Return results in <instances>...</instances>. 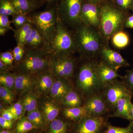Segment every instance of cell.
Listing matches in <instances>:
<instances>
[{"mask_svg": "<svg viewBox=\"0 0 133 133\" xmlns=\"http://www.w3.org/2000/svg\"><path fill=\"white\" fill-rule=\"evenodd\" d=\"M74 36L78 51L82 55L91 57L100 53L102 38L95 29L81 24L77 26Z\"/></svg>", "mask_w": 133, "mask_h": 133, "instance_id": "1", "label": "cell"}, {"mask_svg": "<svg viewBox=\"0 0 133 133\" xmlns=\"http://www.w3.org/2000/svg\"><path fill=\"white\" fill-rule=\"evenodd\" d=\"M51 55L47 48L26 50L17 65L19 72L33 76L49 71Z\"/></svg>", "mask_w": 133, "mask_h": 133, "instance_id": "2", "label": "cell"}, {"mask_svg": "<svg viewBox=\"0 0 133 133\" xmlns=\"http://www.w3.org/2000/svg\"><path fill=\"white\" fill-rule=\"evenodd\" d=\"M127 18L123 13L113 7L105 5L101 9L99 33L102 39L108 41L122 30Z\"/></svg>", "mask_w": 133, "mask_h": 133, "instance_id": "3", "label": "cell"}, {"mask_svg": "<svg viewBox=\"0 0 133 133\" xmlns=\"http://www.w3.org/2000/svg\"><path fill=\"white\" fill-rule=\"evenodd\" d=\"M30 18L33 25L42 36L46 48L49 51L50 45L56 30L57 21L56 6L36 14L30 17Z\"/></svg>", "mask_w": 133, "mask_h": 133, "instance_id": "4", "label": "cell"}, {"mask_svg": "<svg viewBox=\"0 0 133 133\" xmlns=\"http://www.w3.org/2000/svg\"><path fill=\"white\" fill-rule=\"evenodd\" d=\"M77 50L74 35L57 17L56 33L49 48L50 55H72Z\"/></svg>", "mask_w": 133, "mask_h": 133, "instance_id": "5", "label": "cell"}, {"mask_svg": "<svg viewBox=\"0 0 133 133\" xmlns=\"http://www.w3.org/2000/svg\"><path fill=\"white\" fill-rule=\"evenodd\" d=\"M104 86L95 74L92 62L84 64L80 67L76 80V88L86 98L101 92Z\"/></svg>", "mask_w": 133, "mask_h": 133, "instance_id": "6", "label": "cell"}, {"mask_svg": "<svg viewBox=\"0 0 133 133\" xmlns=\"http://www.w3.org/2000/svg\"><path fill=\"white\" fill-rule=\"evenodd\" d=\"M83 0H60L56 6L57 17L65 24L78 26L81 24L80 14Z\"/></svg>", "mask_w": 133, "mask_h": 133, "instance_id": "7", "label": "cell"}, {"mask_svg": "<svg viewBox=\"0 0 133 133\" xmlns=\"http://www.w3.org/2000/svg\"><path fill=\"white\" fill-rule=\"evenodd\" d=\"M76 63L72 55H51L49 71L54 77L69 79L74 74Z\"/></svg>", "mask_w": 133, "mask_h": 133, "instance_id": "8", "label": "cell"}, {"mask_svg": "<svg viewBox=\"0 0 133 133\" xmlns=\"http://www.w3.org/2000/svg\"><path fill=\"white\" fill-rule=\"evenodd\" d=\"M101 93L110 111L112 112L119 99L127 95H132L124 83L118 78L105 84Z\"/></svg>", "mask_w": 133, "mask_h": 133, "instance_id": "9", "label": "cell"}, {"mask_svg": "<svg viewBox=\"0 0 133 133\" xmlns=\"http://www.w3.org/2000/svg\"><path fill=\"white\" fill-rule=\"evenodd\" d=\"M108 122L103 116H86L72 124L71 133H102Z\"/></svg>", "mask_w": 133, "mask_h": 133, "instance_id": "10", "label": "cell"}, {"mask_svg": "<svg viewBox=\"0 0 133 133\" xmlns=\"http://www.w3.org/2000/svg\"><path fill=\"white\" fill-rule=\"evenodd\" d=\"M84 106L86 116H103L111 112L101 92L87 98Z\"/></svg>", "mask_w": 133, "mask_h": 133, "instance_id": "11", "label": "cell"}, {"mask_svg": "<svg viewBox=\"0 0 133 133\" xmlns=\"http://www.w3.org/2000/svg\"><path fill=\"white\" fill-rule=\"evenodd\" d=\"M100 18L101 9L96 4L91 3H83L80 14L81 24L99 29Z\"/></svg>", "mask_w": 133, "mask_h": 133, "instance_id": "12", "label": "cell"}, {"mask_svg": "<svg viewBox=\"0 0 133 133\" xmlns=\"http://www.w3.org/2000/svg\"><path fill=\"white\" fill-rule=\"evenodd\" d=\"M96 76L103 84L118 78L122 76L118 71L114 69L102 60L99 62H92Z\"/></svg>", "mask_w": 133, "mask_h": 133, "instance_id": "13", "label": "cell"}, {"mask_svg": "<svg viewBox=\"0 0 133 133\" xmlns=\"http://www.w3.org/2000/svg\"><path fill=\"white\" fill-rule=\"evenodd\" d=\"M100 54L102 61L116 70L129 65L128 62L119 53L107 46L103 45Z\"/></svg>", "mask_w": 133, "mask_h": 133, "instance_id": "14", "label": "cell"}, {"mask_svg": "<svg viewBox=\"0 0 133 133\" xmlns=\"http://www.w3.org/2000/svg\"><path fill=\"white\" fill-rule=\"evenodd\" d=\"M55 78L49 92L52 99L60 102L65 96L74 87L69 79Z\"/></svg>", "mask_w": 133, "mask_h": 133, "instance_id": "15", "label": "cell"}, {"mask_svg": "<svg viewBox=\"0 0 133 133\" xmlns=\"http://www.w3.org/2000/svg\"><path fill=\"white\" fill-rule=\"evenodd\" d=\"M35 78V88L40 94L50 92L55 78L49 71L39 72L33 75Z\"/></svg>", "mask_w": 133, "mask_h": 133, "instance_id": "16", "label": "cell"}, {"mask_svg": "<svg viewBox=\"0 0 133 133\" xmlns=\"http://www.w3.org/2000/svg\"><path fill=\"white\" fill-rule=\"evenodd\" d=\"M132 95H128L118 99L116 108L109 117H118L129 121L130 114L133 104L131 102Z\"/></svg>", "mask_w": 133, "mask_h": 133, "instance_id": "17", "label": "cell"}, {"mask_svg": "<svg viewBox=\"0 0 133 133\" xmlns=\"http://www.w3.org/2000/svg\"><path fill=\"white\" fill-rule=\"evenodd\" d=\"M86 98L76 88H74L63 98L60 102L64 108L79 107L84 106Z\"/></svg>", "mask_w": 133, "mask_h": 133, "instance_id": "18", "label": "cell"}, {"mask_svg": "<svg viewBox=\"0 0 133 133\" xmlns=\"http://www.w3.org/2000/svg\"><path fill=\"white\" fill-rule=\"evenodd\" d=\"M15 90L20 93L30 92L35 86L34 76L19 72L15 74Z\"/></svg>", "mask_w": 133, "mask_h": 133, "instance_id": "19", "label": "cell"}, {"mask_svg": "<svg viewBox=\"0 0 133 133\" xmlns=\"http://www.w3.org/2000/svg\"><path fill=\"white\" fill-rule=\"evenodd\" d=\"M56 101L48 100L41 105V111L45 122L46 126L57 118L59 114V108Z\"/></svg>", "mask_w": 133, "mask_h": 133, "instance_id": "20", "label": "cell"}, {"mask_svg": "<svg viewBox=\"0 0 133 133\" xmlns=\"http://www.w3.org/2000/svg\"><path fill=\"white\" fill-rule=\"evenodd\" d=\"M45 48H47L44 39L38 29L33 24L31 34L26 43L25 50Z\"/></svg>", "mask_w": 133, "mask_h": 133, "instance_id": "21", "label": "cell"}, {"mask_svg": "<svg viewBox=\"0 0 133 133\" xmlns=\"http://www.w3.org/2000/svg\"><path fill=\"white\" fill-rule=\"evenodd\" d=\"M33 27V23L31 21L28 22L19 28L15 29L14 35L17 45L25 49L26 43L31 34Z\"/></svg>", "mask_w": 133, "mask_h": 133, "instance_id": "22", "label": "cell"}, {"mask_svg": "<svg viewBox=\"0 0 133 133\" xmlns=\"http://www.w3.org/2000/svg\"><path fill=\"white\" fill-rule=\"evenodd\" d=\"M67 121L57 118L50 123L46 133H71L72 124Z\"/></svg>", "mask_w": 133, "mask_h": 133, "instance_id": "23", "label": "cell"}, {"mask_svg": "<svg viewBox=\"0 0 133 133\" xmlns=\"http://www.w3.org/2000/svg\"><path fill=\"white\" fill-rule=\"evenodd\" d=\"M63 114L66 119L75 123L78 122L86 116V111L84 105L79 107L64 108L63 111Z\"/></svg>", "mask_w": 133, "mask_h": 133, "instance_id": "24", "label": "cell"}, {"mask_svg": "<svg viewBox=\"0 0 133 133\" xmlns=\"http://www.w3.org/2000/svg\"><path fill=\"white\" fill-rule=\"evenodd\" d=\"M18 14L27 15L37 8L38 5L30 0H10Z\"/></svg>", "mask_w": 133, "mask_h": 133, "instance_id": "25", "label": "cell"}, {"mask_svg": "<svg viewBox=\"0 0 133 133\" xmlns=\"http://www.w3.org/2000/svg\"><path fill=\"white\" fill-rule=\"evenodd\" d=\"M26 117L35 126L36 129H43L46 127L42 114L38 108L28 112Z\"/></svg>", "mask_w": 133, "mask_h": 133, "instance_id": "26", "label": "cell"}, {"mask_svg": "<svg viewBox=\"0 0 133 133\" xmlns=\"http://www.w3.org/2000/svg\"><path fill=\"white\" fill-rule=\"evenodd\" d=\"M112 41L115 47L118 49H123L128 45L129 38L128 35L125 32L121 30L113 36Z\"/></svg>", "mask_w": 133, "mask_h": 133, "instance_id": "27", "label": "cell"}, {"mask_svg": "<svg viewBox=\"0 0 133 133\" xmlns=\"http://www.w3.org/2000/svg\"><path fill=\"white\" fill-rule=\"evenodd\" d=\"M25 93L21 99L24 110L28 112L35 110L37 108V101L35 96L30 92Z\"/></svg>", "mask_w": 133, "mask_h": 133, "instance_id": "28", "label": "cell"}, {"mask_svg": "<svg viewBox=\"0 0 133 133\" xmlns=\"http://www.w3.org/2000/svg\"><path fill=\"white\" fill-rule=\"evenodd\" d=\"M35 129V127L26 116H23L17 122L14 130L15 133H29Z\"/></svg>", "mask_w": 133, "mask_h": 133, "instance_id": "29", "label": "cell"}, {"mask_svg": "<svg viewBox=\"0 0 133 133\" xmlns=\"http://www.w3.org/2000/svg\"><path fill=\"white\" fill-rule=\"evenodd\" d=\"M18 14L10 0H0V15L12 16Z\"/></svg>", "mask_w": 133, "mask_h": 133, "instance_id": "30", "label": "cell"}, {"mask_svg": "<svg viewBox=\"0 0 133 133\" xmlns=\"http://www.w3.org/2000/svg\"><path fill=\"white\" fill-rule=\"evenodd\" d=\"M0 84L1 85L14 91L15 90V74H11L9 72L1 74Z\"/></svg>", "mask_w": 133, "mask_h": 133, "instance_id": "31", "label": "cell"}, {"mask_svg": "<svg viewBox=\"0 0 133 133\" xmlns=\"http://www.w3.org/2000/svg\"><path fill=\"white\" fill-rule=\"evenodd\" d=\"M102 133H133V123L130 122L126 127H119L112 125L108 122Z\"/></svg>", "mask_w": 133, "mask_h": 133, "instance_id": "32", "label": "cell"}, {"mask_svg": "<svg viewBox=\"0 0 133 133\" xmlns=\"http://www.w3.org/2000/svg\"><path fill=\"white\" fill-rule=\"evenodd\" d=\"M30 17L27 15L17 14L12 16V23L14 25L16 29L19 28L28 22L31 21Z\"/></svg>", "mask_w": 133, "mask_h": 133, "instance_id": "33", "label": "cell"}, {"mask_svg": "<svg viewBox=\"0 0 133 133\" xmlns=\"http://www.w3.org/2000/svg\"><path fill=\"white\" fill-rule=\"evenodd\" d=\"M0 97L3 102L8 104H11L15 99L14 91L1 85L0 86Z\"/></svg>", "mask_w": 133, "mask_h": 133, "instance_id": "34", "label": "cell"}, {"mask_svg": "<svg viewBox=\"0 0 133 133\" xmlns=\"http://www.w3.org/2000/svg\"><path fill=\"white\" fill-rule=\"evenodd\" d=\"M8 109L14 115L16 120L23 117V115L24 114V111H25L21 100L16 102Z\"/></svg>", "mask_w": 133, "mask_h": 133, "instance_id": "35", "label": "cell"}, {"mask_svg": "<svg viewBox=\"0 0 133 133\" xmlns=\"http://www.w3.org/2000/svg\"><path fill=\"white\" fill-rule=\"evenodd\" d=\"M120 79L128 90L133 95V68L127 71L125 75L122 76Z\"/></svg>", "mask_w": 133, "mask_h": 133, "instance_id": "36", "label": "cell"}, {"mask_svg": "<svg viewBox=\"0 0 133 133\" xmlns=\"http://www.w3.org/2000/svg\"><path fill=\"white\" fill-rule=\"evenodd\" d=\"M26 50L21 46L17 45L12 51L14 55V62L17 64L21 62L23 58Z\"/></svg>", "mask_w": 133, "mask_h": 133, "instance_id": "37", "label": "cell"}, {"mask_svg": "<svg viewBox=\"0 0 133 133\" xmlns=\"http://www.w3.org/2000/svg\"><path fill=\"white\" fill-rule=\"evenodd\" d=\"M0 60L9 66H12L14 62V55L12 51H7L0 54Z\"/></svg>", "mask_w": 133, "mask_h": 133, "instance_id": "38", "label": "cell"}, {"mask_svg": "<svg viewBox=\"0 0 133 133\" xmlns=\"http://www.w3.org/2000/svg\"><path fill=\"white\" fill-rule=\"evenodd\" d=\"M11 23L12 21H10L8 16L0 15V27L7 28L15 32V29L11 27Z\"/></svg>", "mask_w": 133, "mask_h": 133, "instance_id": "39", "label": "cell"}, {"mask_svg": "<svg viewBox=\"0 0 133 133\" xmlns=\"http://www.w3.org/2000/svg\"><path fill=\"white\" fill-rule=\"evenodd\" d=\"M14 121L8 120L0 116V126L3 129H11L14 126Z\"/></svg>", "mask_w": 133, "mask_h": 133, "instance_id": "40", "label": "cell"}, {"mask_svg": "<svg viewBox=\"0 0 133 133\" xmlns=\"http://www.w3.org/2000/svg\"><path fill=\"white\" fill-rule=\"evenodd\" d=\"M1 116H2L3 118L6 119L14 121L17 120L14 115L8 109H4L1 112Z\"/></svg>", "mask_w": 133, "mask_h": 133, "instance_id": "41", "label": "cell"}, {"mask_svg": "<svg viewBox=\"0 0 133 133\" xmlns=\"http://www.w3.org/2000/svg\"><path fill=\"white\" fill-rule=\"evenodd\" d=\"M133 0H116L117 5L124 9H127L131 6Z\"/></svg>", "mask_w": 133, "mask_h": 133, "instance_id": "42", "label": "cell"}, {"mask_svg": "<svg viewBox=\"0 0 133 133\" xmlns=\"http://www.w3.org/2000/svg\"><path fill=\"white\" fill-rule=\"evenodd\" d=\"M12 68V66H9L5 64L2 62L0 60V72L1 74L5 72H9V71Z\"/></svg>", "mask_w": 133, "mask_h": 133, "instance_id": "43", "label": "cell"}, {"mask_svg": "<svg viewBox=\"0 0 133 133\" xmlns=\"http://www.w3.org/2000/svg\"><path fill=\"white\" fill-rule=\"evenodd\" d=\"M124 26L129 28H133V15L127 18Z\"/></svg>", "mask_w": 133, "mask_h": 133, "instance_id": "44", "label": "cell"}, {"mask_svg": "<svg viewBox=\"0 0 133 133\" xmlns=\"http://www.w3.org/2000/svg\"><path fill=\"white\" fill-rule=\"evenodd\" d=\"M9 30H10L9 29L7 28L0 27V35L1 36H5L6 33Z\"/></svg>", "mask_w": 133, "mask_h": 133, "instance_id": "45", "label": "cell"}, {"mask_svg": "<svg viewBox=\"0 0 133 133\" xmlns=\"http://www.w3.org/2000/svg\"><path fill=\"white\" fill-rule=\"evenodd\" d=\"M0 133H15L14 130H12L11 129H3L1 130Z\"/></svg>", "mask_w": 133, "mask_h": 133, "instance_id": "46", "label": "cell"}, {"mask_svg": "<svg viewBox=\"0 0 133 133\" xmlns=\"http://www.w3.org/2000/svg\"><path fill=\"white\" fill-rule=\"evenodd\" d=\"M129 121L133 123V105L131 108V112L130 114V119H129Z\"/></svg>", "mask_w": 133, "mask_h": 133, "instance_id": "47", "label": "cell"}, {"mask_svg": "<svg viewBox=\"0 0 133 133\" xmlns=\"http://www.w3.org/2000/svg\"><path fill=\"white\" fill-rule=\"evenodd\" d=\"M30 1H32L33 2H35V3L38 5L41 4V3H42L43 1L45 0H30Z\"/></svg>", "mask_w": 133, "mask_h": 133, "instance_id": "48", "label": "cell"}, {"mask_svg": "<svg viewBox=\"0 0 133 133\" xmlns=\"http://www.w3.org/2000/svg\"><path fill=\"white\" fill-rule=\"evenodd\" d=\"M89 1L91 2V3H94V4H96V3L99 2L102 0H88Z\"/></svg>", "mask_w": 133, "mask_h": 133, "instance_id": "49", "label": "cell"}, {"mask_svg": "<svg viewBox=\"0 0 133 133\" xmlns=\"http://www.w3.org/2000/svg\"><path fill=\"white\" fill-rule=\"evenodd\" d=\"M45 1L49 3H52L56 1H60V0H45Z\"/></svg>", "mask_w": 133, "mask_h": 133, "instance_id": "50", "label": "cell"}, {"mask_svg": "<svg viewBox=\"0 0 133 133\" xmlns=\"http://www.w3.org/2000/svg\"><path fill=\"white\" fill-rule=\"evenodd\" d=\"M36 133L33 132V133Z\"/></svg>", "mask_w": 133, "mask_h": 133, "instance_id": "51", "label": "cell"}, {"mask_svg": "<svg viewBox=\"0 0 133 133\" xmlns=\"http://www.w3.org/2000/svg\"></svg>", "mask_w": 133, "mask_h": 133, "instance_id": "52", "label": "cell"}]
</instances>
